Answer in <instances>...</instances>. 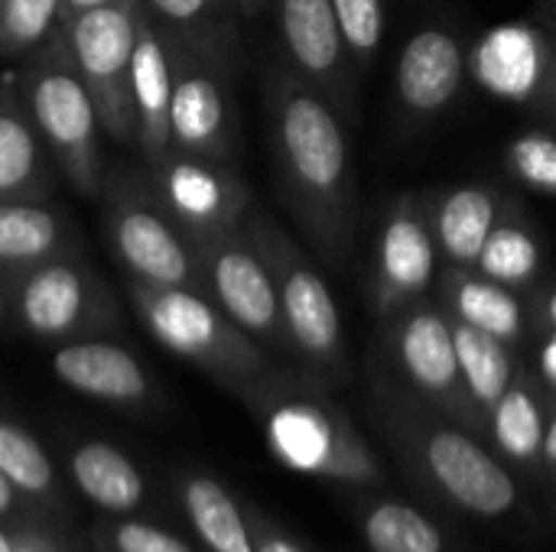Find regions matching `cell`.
I'll return each mask as SVG.
<instances>
[{
	"label": "cell",
	"mask_w": 556,
	"mask_h": 552,
	"mask_svg": "<svg viewBox=\"0 0 556 552\" xmlns=\"http://www.w3.org/2000/svg\"><path fill=\"white\" fill-rule=\"evenodd\" d=\"M277 192L316 260L342 270L358 231V185L345 120L280 59L264 72Z\"/></svg>",
	"instance_id": "cell-1"
},
{
	"label": "cell",
	"mask_w": 556,
	"mask_h": 552,
	"mask_svg": "<svg viewBox=\"0 0 556 552\" xmlns=\"http://www.w3.org/2000/svg\"><path fill=\"white\" fill-rule=\"evenodd\" d=\"M368 413L401 472L446 514L498 524L518 514L515 472L485 439L420 400L381 361L368 377Z\"/></svg>",
	"instance_id": "cell-2"
},
{
	"label": "cell",
	"mask_w": 556,
	"mask_h": 552,
	"mask_svg": "<svg viewBox=\"0 0 556 552\" xmlns=\"http://www.w3.org/2000/svg\"><path fill=\"white\" fill-rule=\"evenodd\" d=\"M241 403L261 426L277 465L355 495L388 488V472L352 413L332 397V387L303 368L277 364Z\"/></svg>",
	"instance_id": "cell-3"
},
{
	"label": "cell",
	"mask_w": 556,
	"mask_h": 552,
	"mask_svg": "<svg viewBox=\"0 0 556 552\" xmlns=\"http://www.w3.org/2000/svg\"><path fill=\"white\" fill-rule=\"evenodd\" d=\"M127 296L160 348L189 361L238 400L280 364L199 290L127 280Z\"/></svg>",
	"instance_id": "cell-4"
},
{
	"label": "cell",
	"mask_w": 556,
	"mask_h": 552,
	"mask_svg": "<svg viewBox=\"0 0 556 552\" xmlns=\"http://www.w3.org/2000/svg\"><path fill=\"white\" fill-rule=\"evenodd\" d=\"M241 228L248 231L274 277L293 364L332 390L349 384L352 364L345 348L342 312L316 260H309V254L280 228V221L261 208H251Z\"/></svg>",
	"instance_id": "cell-5"
},
{
	"label": "cell",
	"mask_w": 556,
	"mask_h": 552,
	"mask_svg": "<svg viewBox=\"0 0 556 552\" xmlns=\"http://www.w3.org/2000/svg\"><path fill=\"white\" fill-rule=\"evenodd\" d=\"M16 81L42 143L59 166V176L78 195L98 198L108 169L101 153L104 127L94 98L78 78L59 33L20 65Z\"/></svg>",
	"instance_id": "cell-6"
},
{
	"label": "cell",
	"mask_w": 556,
	"mask_h": 552,
	"mask_svg": "<svg viewBox=\"0 0 556 552\" xmlns=\"http://www.w3.org/2000/svg\"><path fill=\"white\" fill-rule=\"evenodd\" d=\"M98 202L108 247L127 280L202 293L195 247L153 195L143 166H108Z\"/></svg>",
	"instance_id": "cell-7"
},
{
	"label": "cell",
	"mask_w": 556,
	"mask_h": 552,
	"mask_svg": "<svg viewBox=\"0 0 556 552\" xmlns=\"http://www.w3.org/2000/svg\"><path fill=\"white\" fill-rule=\"evenodd\" d=\"M10 322L49 345L111 335L121 306L101 273L75 247L7 280Z\"/></svg>",
	"instance_id": "cell-8"
},
{
	"label": "cell",
	"mask_w": 556,
	"mask_h": 552,
	"mask_svg": "<svg viewBox=\"0 0 556 552\" xmlns=\"http://www.w3.org/2000/svg\"><path fill=\"white\" fill-rule=\"evenodd\" d=\"M378 325L381 358L397 374V381L407 384L420 400H427L479 439H485L489 420L466 390L453 322L443 312V306L433 296H427L388 312L384 319H378Z\"/></svg>",
	"instance_id": "cell-9"
},
{
	"label": "cell",
	"mask_w": 556,
	"mask_h": 552,
	"mask_svg": "<svg viewBox=\"0 0 556 552\" xmlns=\"http://www.w3.org/2000/svg\"><path fill=\"white\" fill-rule=\"evenodd\" d=\"M140 13V0H114L59 23V36L72 55V65L94 98L104 137L121 146H137L130 68Z\"/></svg>",
	"instance_id": "cell-10"
},
{
	"label": "cell",
	"mask_w": 556,
	"mask_h": 552,
	"mask_svg": "<svg viewBox=\"0 0 556 552\" xmlns=\"http://www.w3.org/2000/svg\"><path fill=\"white\" fill-rule=\"evenodd\" d=\"M192 247L202 273V293L274 358L293 361L274 277L248 231L231 228L205 234L195 238Z\"/></svg>",
	"instance_id": "cell-11"
},
{
	"label": "cell",
	"mask_w": 556,
	"mask_h": 552,
	"mask_svg": "<svg viewBox=\"0 0 556 552\" xmlns=\"http://www.w3.org/2000/svg\"><path fill=\"white\" fill-rule=\"evenodd\" d=\"M173 62V104L169 137L173 150L228 159L235 156V101H231V65L235 55L202 49L179 36H169Z\"/></svg>",
	"instance_id": "cell-12"
},
{
	"label": "cell",
	"mask_w": 556,
	"mask_h": 552,
	"mask_svg": "<svg viewBox=\"0 0 556 552\" xmlns=\"http://www.w3.org/2000/svg\"><path fill=\"white\" fill-rule=\"evenodd\" d=\"M469 81L495 101L534 114L556 91V16L544 7L489 26L469 46Z\"/></svg>",
	"instance_id": "cell-13"
},
{
	"label": "cell",
	"mask_w": 556,
	"mask_h": 552,
	"mask_svg": "<svg viewBox=\"0 0 556 552\" xmlns=\"http://www.w3.org/2000/svg\"><path fill=\"white\" fill-rule=\"evenodd\" d=\"M440 251L430 221V202L420 192L394 195L378 221L368 273V299L378 319L437 293Z\"/></svg>",
	"instance_id": "cell-14"
},
{
	"label": "cell",
	"mask_w": 556,
	"mask_h": 552,
	"mask_svg": "<svg viewBox=\"0 0 556 552\" xmlns=\"http://www.w3.org/2000/svg\"><path fill=\"white\" fill-rule=\"evenodd\" d=\"M140 166L150 179L153 195L189 241L241 228L248 211L254 208L248 182L235 172L228 159L195 156L169 146L163 156Z\"/></svg>",
	"instance_id": "cell-15"
},
{
	"label": "cell",
	"mask_w": 556,
	"mask_h": 552,
	"mask_svg": "<svg viewBox=\"0 0 556 552\" xmlns=\"http://www.w3.org/2000/svg\"><path fill=\"white\" fill-rule=\"evenodd\" d=\"M280 62L326 98L342 120H358V85L332 0H270Z\"/></svg>",
	"instance_id": "cell-16"
},
{
	"label": "cell",
	"mask_w": 556,
	"mask_h": 552,
	"mask_svg": "<svg viewBox=\"0 0 556 552\" xmlns=\"http://www.w3.org/2000/svg\"><path fill=\"white\" fill-rule=\"evenodd\" d=\"M469 85V46L450 26L417 29L394 65V107L407 130L440 120Z\"/></svg>",
	"instance_id": "cell-17"
},
{
	"label": "cell",
	"mask_w": 556,
	"mask_h": 552,
	"mask_svg": "<svg viewBox=\"0 0 556 552\" xmlns=\"http://www.w3.org/2000/svg\"><path fill=\"white\" fill-rule=\"evenodd\" d=\"M49 368L59 384L88 400L117 410H150L156 403V384L147 364L108 335L52 345Z\"/></svg>",
	"instance_id": "cell-18"
},
{
	"label": "cell",
	"mask_w": 556,
	"mask_h": 552,
	"mask_svg": "<svg viewBox=\"0 0 556 552\" xmlns=\"http://www.w3.org/2000/svg\"><path fill=\"white\" fill-rule=\"evenodd\" d=\"M65 475L72 488L101 517H143L150 508V482L121 446L108 439H75L65 446Z\"/></svg>",
	"instance_id": "cell-19"
},
{
	"label": "cell",
	"mask_w": 556,
	"mask_h": 552,
	"mask_svg": "<svg viewBox=\"0 0 556 552\" xmlns=\"http://www.w3.org/2000/svg\"><path fill=\"white\" fill-rule=\"evenodd\" d=\"M433 299L450 319L482 329L518 351L531 345L528 296L489 280L476 267H440Z\"/></svg>",
	"instance_id": "cell-20"
},
{
	"label": "cell",
	"mask_w": 556,
	"mask_h": 552,
	"mask_svg": "<svg viewBox=\"0 0 556 552\" xmlns=\"http://www.w3.org/2000/svg\"><path fill=\"white\" fill-rule=\"evenodd\" d=\"M554 403V394L541 384L534 368L525 361L521 371L515 374L511 387L489 410L485 442L511 472L541 475L544 433H547V420H551Z\"/></svg>",
	"instance_id": "cell-21"
},
{
	"label": "cell",
	"mask_w": 556,
	"mask_h": 552,
	"mask_svg": "<svg viewBox=\"0 0 556 552\" xmlns=\"http://www.w3.org/2000/svg\"><path fill=\"white\" fill-rule=\"evenodd\" d=\"M176 508L205 552H254L248 504L215 475L202 468H176L169 478Z\"/></svg>",
	"instance_id": "cell-22"
},
{
	"label": "cell",
	"mask_w": 556,
	"mask_h": 552,
	"mask_svg": "<svg viewBox=\"0 0 556 552\" xmlns=\"http://www.w3.org/2000/svg\"><path fill=\"white\" fill-rule=\"evenodd\" d=\"M59 166L42 143L16 78H0V198H52Z\"/></svg>",
	"instance_id": "cell-23"
},
{
	"label": "cell",
	"mask_w": 556,
	"mask_h": 552,
	"mask_svg": "<svg viewBox=\"0 0 556 552\" xmlns=\"http://www.w3.org/2000/svg\"><path fill=\"white\" fill-rule=\"evenodd\" d=\"M508 198H511V192H505L492 182H463V185H450L437 195H427L433 238H437L443 267H476L479 264L482 244L492 234Z\"/></svg>",
	"instance_id": "cell-24"
},
{
	"label": "cell",
	"mask_w": 556,
	"mask_h": 552,
	"mask_svg": "<svg viewBox=\"0 0 556 552\" xmlns=\"http://www.w3.org/2000/svg\"><path fill=\"white\" fill-rule=\"evenodd\" d=\"M143 10V7H140ZM130 98L137 114V150L140 159H156L173 146L169 137V104H173V62L166 33L140 13L134 68H130Z\"/></svg>",
	"instance_id": "cell-25"
},
{
	"label": "cell",
	"mask_w": 556,
	"mask_h": 552,
	"mask_svg": "<svg viewBox=\"0 0 556 552\" xmlns=\"http://www.w3.org/2000/svg\"><path fill=\"white\" fill-rule=\"evenodd\" d=\"M75 247V224L52 198H0V273L7 280Z\"/></svg>",
	"instance_id": "cell-26"
},
{
	"label": "cell",
	"mask_w": 556,
	"mask_h": 552,
	"mask_svg": "<svg viewBox=\"0 0 556 552\" xmlns=\"http://www.w3.org/2000/svg\"><path fill=\"white\" fill-rule=\"evenodd\" d=\"M479 273H485L489 280L515 290V293H531L541 280H544V244L541 234L531 221V215L525 211V205L511 195L505 211L498 215L492 234L482 244Z\"/></svg>",
	"instance_id": "cell-27"
},
{
	"label": "cell",
	"mask_w": 556,
	"mask_h": 552,
	"mask_svg": "<svg viewBox=\"0 0 556 552\" xmlns=\"http://www.w3.org/2000/svg\"><path fill=\"white\" fill-rule=\"evenodd\" d=\"M355 521L368 552H453L450 537L430 514L378 491L355 498Z\"/></svg>",
	"instance_id": "cell-28"
},
{
	"label": "cell",
	"mask_w": 556,
	"mask_h": 552,
	"mask_svg": "<svg viewBox=\"0 0 556 552\" xmlns=\"http://www.w3.org/2000/svg\"><path fill=\"white\" fill-rule=\"evenodd\" d=\"M0 472L49 517L68 524L65 482L42 442L20 423L0 416Z\"/></svg>",
	"instance_id": "cell-29"
},
{
	"label": "cell",
	"mask_w": 556,
	"mask_h": 552,
	"mask_svg": "<svg viewBox=\"0 0 556 552\" xmlns=\"http://www.w3.org/2000/svg\"><path fill=\"white\" fill-rule=\"evenodd\" d=\"M450 322H453V338H456V355H459L466 390L489 420V410L502 400V394L511 387L515 374L521 371L525 351L466 322H456V319Z\"/></svg>",
	"instance_id": "cell-30"
},
{
	"label": "cell",
	"mask_w": 556,
	"mask_h": 552,
	"mask_svg": "<svg viewBox=\"0 0 556 552\" xmlns=\"http://www.w3.org/2000/svg\"><path fill=\"white\" fill-rule=\"evenodd\" d=\"M140 7L169 36L225 55L238 49L241 13L235 0H140Z\"/></svg>",
	"instance_id": "cell-31"
},
{
	"label": "cell",
	"mask_w": 556,
	"mask_h": 552,
	"mask_svg": "<svg viewBox=\"0 0 556 552\" xmlns=\"http://www.w3.org/2000/svg\"><path fill=\"white\" fill-rule=\"evenodd\" d=\"M62 23V0H0V59L26 62Z\"/></svg>",
	"instance_id": "cell-32"
},
{
	"label": "cell",
	"mask_w": 556,
	"mask_h": 552,
	"mask_svg": "<svg viewBox=\"0 0 556 552\" xmlns=\"http://www.w3.org/2000/svg\"><path fill=\"white\" fill-rule=\"evenodd\" d=\"M94 552H205L176 530L143 517H101L88 530Z\"/></svg>",
	"instance_id": "cell-33"
},
{
	"label": "cell",
	"mask_w": 556,
	"mask_h": 552,
	"mask_svg": "<svg viewBox=\"0 0 556 552\" xmlns=\"http://www.w3.org/2000/svg\"><path fill=\"white\" fill-rule=\"evenodd\" d=\"M505 169L521 189L556 198V130L538 124L511 137L505 143Z\"/></svg>",
	"instance_id": "cell-34"
},
{
	"label": "cell",
	"mask_w": 556,
	"mask_h": 552,
	"mask_svg": "<svg viewBox=\"0 0 556 552\" xmlns=\"http://www.w3.org/2000/svg\"><path fill=\"white\" fill-rule=\"evenodd\" d=\"M336 16H339V29L345 36L355 75L365 78L378 55H381V42H384V0H332Z\"/></svg>",
	"instance_id": "cell-35"
},
{
	"label": "cell",
	"mask_w": 556,
	"mask_h": 552,
	"mask_svg": "<svg viewBox=\"0 0 556 552\" xmlns=\"http://www.w3.org/2000/svg\"><path fill=\"white\" fill-rule=\"evenodd\" d=\"M13 552H81V543L72 537L65 521L36 517V521L20 524Z\"/></svg>",
	"instance_id": "cell-36"
},
{
	"label": "cell",
	"mask_w": 556,
	"mask_h": 552,
	"mask_svg": "<svg viewBox=\"0 0 556 552\" xmlns=\"http://www.w3.org/2000/svg\"><path fill=\"white\" fill-rule=\"evenodd\" d=\"M248 517H251V530H254V552H309L290 530H283L261 508L248 504Z\"/></svg>",
	"instance_id": "cell-37"
},
{
	"label": "cell",
	"mask_w": 556,
	"mask_h": 552,
	"mask_svg": "<svg viewBox=\"0 0 556 552\" xmlns=\"http://www.w3.org/2000/svg\"><path fill=\"white\" fill-rule=\"evenodd\" d=\"M531 368L541 377V384L556 397V329H538L531 335Z\"/></svg>",
	"instance_id": "cell-38"
},
{
	"label": "cell",
	"mask_w": 556,
	"mask_h": 552,
	"mask_svg": "<svg viewBox=\"0 0 556 552\" xmlns=\"http://www.w3.org/2000/svg\"><path fill=\"white\" fill-rule=\"evenodd\" d=\"M36 517H49L42 514L3 472H0V524H23V521H36Z\"/></svg>",
	"instance_id": "cell-39"
},
{
	"label": "cell",
	"mask_w": 556,
	"mask_h": 552,
	"mask_svg": "<svg viewBox=\"0 0 556 552\" xmlns=\"http://www.w3.org/2000/svg\"><path fill=\"white\" fill-rule=\"evenodd\" d=\"M528 312H531V335L538 329H556V277L541 280L528 293Z\"/></svg>",
	"instance_id": "cell-40"
},
{
	"label": "cell",
	"mask_w": 556,
	"mask_h": 552,
	"mask_svg": "<svg viewBox=\"0 0 556 552\" xmlns=\"http://www.w3.org/2000/svg\"><path fill=\"white\" fill-rule=\"evenodd\" d=\"M541 475L556 478V403L547 420V433H544V455H541Z\"/></svg>",
	"instance_id": "cell-41"
},
{
	"label": "cell",
	"mask_w": 556,
	"mask_h": 552,
	"mask_svg": "<svg viewBox=\"0 0 556 552\" xmlns=\"http://www.w3.org/2000/svg\"><path fill=\"white\" fill-rule=\"evenodd\" d=\"M114 0H62V20L75 16V13H85V10H98V7H108Z\"/></svg>",
	"instance_id": "cell-42"
},
{
	"label": "cell",
	"mask_w": 556,
	"mask_h": 552,
	"mask_svg": "<svg viewBox=\"0 0 556 552\" xmlns=\"http://www.w3.org/2000/svg\"><path fill=\"white\" fill-rule=\"evenodd\" d=\"M531 117H538V124H544V127H551V130H556V91L531 114Z\"/></svg>",
	"instance_id": "cell-43"
},
{
	"label": "cell",
	"mask_w": 556,
	"mask_h": 552,
	"mask_svg": "<svg viewBox=\"0 0 556 552\" xmlns=\"http://www.w3.org/2000/svg\"><path fill=\"white\" fill-rule=\"evenodd\" d=\"M235 3H238L241 16H261L270 7V0H235Z\"/></svg>",
	"instance_id": "cell-44"
},
{
	"label": "cell",
	"mask_w": 556,
	"mask_h": 552,
	"mask_svg": "<svg viewBox=\"0 0 556 552\" xmlns=\"http://www.w3.org/2000/svg\"><path fill=\"white\" fill-rule=\"evenodd\" d=\"M10 325V296H7V277L0 273V329Z\"/></svg>",
	"instance_id": "cell-45"
},
{
	"label": "cell",
	"mask_w": 556,
	"mask_h": 552,
	"mask_svg": "<svg viewBox=\"0 0 556 552\" xmlns=\"http://www.w3.org/2000/svg\"><path fill=\"white\" fill-rule=\"evenodd\" d=\"M541 7H544L547 13H554L556 16V0H541Z\"/></svg>",
	"instance_id": "cell-46"
}]
</instances>
